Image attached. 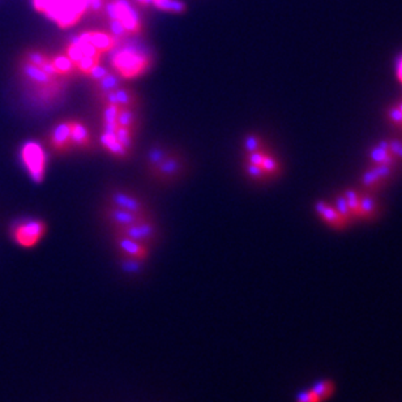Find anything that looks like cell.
<instances>
[{"label":"cell","instance_id":"1","mask_svg":"<svg viewBox=\"0 0 402 402\" xmlns=\"http://www.w3.org/2000/svg\"><path fill=\"white\" fill-rule=\"evenodd\" d=\"M333 203L352 225L355 222H373L382 213L376 195L363 188L343 189L334 196Z\"/></svg>","mask_w":402,"mask_h":402},{"label":"cell","instance_id":"2","mask_svg":"<svg viewBox=\"0 0 402 402\" xmlns=\"http://www.w3.org/2000/svg\"><path fill=\"white\" fill-rule=\"evenodd\" d=\"M33 7L59 28L66 29L88 12V0H33Z\"/></svg>","mask_w":402,"mask_h":402},{"label":"cell","instance_id":"3","mask_svg":"<svg viewBox=\"0 0 402 402\" xmlns=\"http://www.w3.org/2000/svg\"><path fill=\"white\" fill-rule=\"evenodd\" d=\"M152 66V58L144 50L129 45L118 50L111 57V69L124 80L136 79L147 73Z\"/></svg>","mask_w":402,"mask_h":402},{"label":"cell","instance_id":"4","mask_svg":"<svg viewBox=\"0 0 402 402\" xmlns=\"http://www.w3.org/2000/svg\"><path fill=\"white\" fill-rule=\"evenodd\" d=\"M17 73L21 81L28 87L30 92L40 99H50L60 84V80L52 79L40 66L19 58Z\"/></svg>","mask_w":402,"mask_h":402},{"label":"cell","instance_id":"5","mask_svg":"<svg viewBox=\"0 0 402 402\" xmlns=\"http://www.w3.org/2000/svg\"><path fill=\"white\" fill-rule=\"evenodd\" d=\"M368 164L382 165L400 171L402 168V138L379 140L367 150Z\"/></svg>","mask_w":402,"mask_h":402},{"label":"cell","instance_id":"6","mask_svg":"<svg viewBox=\"0 0 402 402\" xmlns=\"http://www.w3.org/2000/svg\"><path fill=\"white\" fill-rule=\"evenodd\" d=\"M48 233V225L40 218H25L10 225L12 241L21 248H33L40 243Z\"/></svg>","mask_w":402,"mask_h":402},{"label":"cell","instance_id":"7","mask_svg":"<svg viewBox=\"0 0 402 402\" xmlns=\"http://www.w3.org/2000/svg\"><path fill=\"white\" fill-rule=\"evenodd\" d=\"M22 165L34 183H42L46 175V152L40 143L27 141L20 149Z\"/></svg>","mask_w":402,"mask_h":402},{"label":"cell","instance_id":"8","mask_svg":"<svg viewBox=\"0 0 402 402\" xmlns=\"http://www.w3.org/2000/svg\"><path fill=\"white\" fill-rule=\"evenodd\" d=\"M187 159L179 150H174L170 156H167L161 164H158L152 171L148 173V175L155 179L158 183H170L173 180H177L183 175L186 171Z\"/></svg>","mask_w":402,"mask_h":402},{"label":"cell","instance_id":"9","mask_svg":"<svg viewBox=\"0 0 402 402\" xmlns=\"http://www.w3.org/2000/svg\"><path fill=\"white\" fill-rule=\"evenodd\" d=\"M113 231L115 234L128 236V238L140 242L143 245H149V247L157 241L158 234H159L158 225L152 216L145 217L141 221H138L136 224H132V225L115 227V229H113Z\"/></svg>","mask_w":402,"mask_h":402},{"label":"cell","instance_id":"10","mask_svg":"<svg viewBox=\"0 0 402 402\" xmlns=\"http://www.w3.org/2000/svg\"><path fill=\"white\" fill-rule=\"evenodd\" d=\"M105 203H106V206L119 208V209L132 212L136 215H141V216H152L149 206H147V203L143 199H140L128 191L120 189V188L108 191L106 194Z\"/></svg>","mask_w":402,"mask_h":402},{"label":"cell","instance_id":"11","mask_svg":"<svg viewBox=\"0 0 402 402\" xmlns=\"http://www.w3.org/2000/svg\"><path fill=\"white\" fill-rule=\"evenodd\" d=\"M315 215L328 229L334 231H345L352 224L343 216L333 201L317 200L314 204Z\"/></svg>","mask_w":402,"mask_h":402},{"label":"cell","instance_id":"12","mask_svg":"<svg viewBox=\"0 0 402 402\" xmlns=\"http://www.w3.org/2000/svg\"><path fill=\"white\" fill-rule=\"evenodd\" d=\"M97 102L101 106H106V105H113L117 108H136L140 103L138 93L132 88H129L127 85H122L119 88L114 89L108 93L97 96Z\"/></svg>","mask_w":402,"mask_h":402},{"label":"cell","instance_id":"13","mask_svg":"<svg viewBox=\"0 0 402 402\" xmlns=\"http://www.w3.org/2000/svg\"><path fill=\"white\" fill-rule=\"evenodd\" d=\"M117 13L115 19L122 22L129 36H138L143 33V22L138 16V10H135L128 0H115Z\"/></svg>","mask_w":402,"mask_h":402},{"label":"cell","instance_id":"14","mask_svg":"<svg viewBox=\"0 0 402 402\" xmlns=\"http://www.w3.org/2000/svg\"><path fill=\"white\" fill-rule=\"evenodd\" d=\"M49 147L58 156L69 153L72 149L71 141V120H62L49 132Z\"/></svg>","mask_w":402,"mask_h":402},{"label":"cell","instance_id":"15","mask_svg":"<svg viewBox=\"0 0 402 402\" xmlns=\"http://www.w3.org/2000/svg\"><path fill=\"white\" fill-rule=\"evenodd\" d=\"M114 243L119 252L131 260L144 261L149 257V245H143L128 236H120L114 233Z\"/></svg>","mask_w":402,"mask_h":402},{"label":"cell","instance_id":"16","mask_svg":"<svg viewBox=\"0 0 402 402\" xmlns=\"http://www.w3.org/2000/svg\"><path fill=\"white\" fill-rule=\"evenodd\" d=\"M79 36L84 40L89 41L102 55L114 51L122 42L115 38L113 34H110L108 30H87L80 33Z\"/></svg>","mask_w":402,"mask_h":402},{"label":"cell","instance_id":"17","mask_svg":"<svg viewBox=\"0 0 402 402\" xmlns=\"http://www.w3.org/2000/svg\"><path fill=\"white\" fill-rule=\"evenodd\" d=\"M101 215H102V218H103L113 229L132 225V224H136L138 221H141L143 218L149 217L141 216V215H136V213L127 212V210H123V209H119V208H114V206H103Z\"/></svg>","mask_w":402,"mask_h":402},{"label":"cell","instance_id":"18","mask_svg":"<svg viewBox=\"0 0 402 402\" xmlns=\"http://www.w3.org/2000/svg\"><path fill=\"white\" fill-rule=\"evenodd\" d=\"M99 143H101L102 148L106 150L108 156H111V157L127 159L131 155L127 149L119 143L118 138L115 136V132L102 131V134L99 136Z\"/></svg>","mask_w":402,"mask_h":402},{"label":"cell","instance_id":"19","mask_svg":"<svg viewBox=\"0 0 402 402\" xmlns=\"http://www.w3.org/2000/svg\"><path fill=\"white\" fill-rule=\"evenodd\" d=\"M175 150V148L170 147L166 144H153L152 147L149 148L144 156V168L145 171L149 173L152 171L155 167L157 166L158 164H161L167 156H170L173 152Z\"/></svg>","mask_w":402,"mask_h":402},{"label":"cell","instance_id":"20","mask_svg":"<svg viewBox=\"0 0 402 402\" xmlns=\"http://www.w3.org/2000/svg\"><path fill=\"white\" fill-rule=\"evenodd\" d=\"M122 85H124V79L115 71L110 69V72L106 76L92 82V92L97 97V96L105 94V93L114 90V89L119 88Z\"/></svg>","mask_w":402,"mask_h":402},{"label":"cell","instance_id":"21","mask_svg":"<svg viewBox=\"0 0 402 402\" xmlns=\"http://www.w3.org/2000/svg\"><path fill=\"white\" fill-rule=\"evenodd\" d=\"M71 141L73 148L88 149L92 147V135L82 122L71 119Z\"/></svg>","mask_w":402,"mask_h":402},{"label":"cell","instance_id":"22","mask_svg":"<svg viewBox=\"0 0 402 402\" xmlns=\"http://www.w3.org/2000/svg\"><path fill=\"white\" fill-rule=\"evenodd\" d=\"M384 117L391 127L402 134V96L385 108Z\"/></svg>","mask_w":402,"mask_h":402},{"label":"cell","instance_id":"23","mask_svg":"<svg viewBox=\"0 0 402 402\" xmlns=\"http://www.w3.org/2000/svg\"><path fill=\"white\" fill-rule=\"evenodd\" d=\"M52 64L55 66V69L58 71L60 78L66 79V78H71L72 75L76 73V66L72 60L69 59L66 54H58L51 57Z\"/></svg>","mask_w":402,"mask_h":402},{"label":"cell","instance_id":"24","mask_svg":"<svg viewBox=\"0 0 402 402\" xmlns=\"http://www.w3.org/2000/svg\"><path fill=\"white\" fill-rule=\"evenodd\" d=\"M118 127L128 128L134 132L138 131V115L134 111V108H119L118 119H117Z\"/></svg>","mask_w":402,"mask_h":402},{"label":"cell","instance_id":"25","mask_svg":"<svg viewBox=\"0 0 402 402\" xmlns=\"http://www.w3.org/2000/svg\"><path fill=\"white\" fill-rule=\"evenodd\" d=\"M119 108H120L113 106V105L102 106V127H103V131H111V132L117 131Z\"/></svg>","mask_w":402,"mask_h":402},{"label":"cell","instance_id":"26","mask_svg":"<svg viewBox=\"0 0 402 402\" xmlns=\"http://www.w3.org/2000/svg\"><path fill=\"white\" fill-rule=\"evenodd\" d=\"M152 4L159 10L182 15L186 13L187 6L182 0H152Z\"/></svg>","mask_w":402,"mask_h":402},{"label":"cell","instance_id":"27","mask_svg":"<svg viewBox=\"0 0 402 402\" xmlns=\"http://www.w3.org/2000/svg\"><path fill=\"white\" fill-rule=\"evenodd\" d=\"M265 145H266V143H265L264 138L257 135V134H247L243 138V143H242L245 155L255 152L257 149H261Z\"/></svg>","mask_w":402,"mask_h":402},{"label":"cell","instance_id":"28","mask_svg":"<svg viewBox=\"0 0 402 402\" xmlns=\"http://www.w3.org/2000/svg\"><path fill=\"white\" fill-rule=\"evenodd\" d=\"M135 135H136V132H134V131H131L128 128L118 127L117 131H115V136L118 138L119 143L126 148L129 153L134 149Z\"/></svg>","mask_w":402,"mask_h":402},{"label":"cell","instance_id":"29","mask_svg":"<svg viewBox=\"0 0 402 402\" xmlns=\"http://www.w3.org/2000/svg\"><path fill=\"white\" fill-rule=\"evenodd\" d=\"M101 63V57H82L81 59L75 64L76 72L81 73L84 76H88L89 72L94 69L97 64Z\"/></svg>","mask_w":402,"mask_h":402},{"label":"cell","instance_id":"30","mask_svg":"<svg viewBox=\"0 0 402 402\" xmlns=\"http://www.w3.org/2000/svg\"><path fill=\"white\" fill-rule=\"evenodd\" d=\"M295 402H324L322 396L314 388V385L306 388L296 394Z\"/></svg>","mask_w":402,"mask_h":402},{"label":"cell","instance_id":"31","mask_svg":"<svg viewBox=\"0 0 402 402\" xmlns=\"http://www.w3.org/2000/svg\"><path fill=\"white\" fill-rule=\"evenodd\" d=\"M108 31L119 41L126 40L129 36L126 28L119 20H108Z\"/></svg>","mask_w":402,"mask_h":402},{"label":"cell","instance_id":"32","mask_svg":"<svg viewBox=\"0 0 402 402\" xmlns=\"http://www.w3.org/2000/svg\"><path fill=\"white\" fill-rule=\"evenodd\" d=\"M245 167V173L247 177L255 182H266L268 178L265 175L264 171L261 170V167L255 166V165H250V164H243Z\"/></svg>","mask_w":402,"mask_h":402},{"label":"cell","instance_id":"33","mask_svg":"<svg viewBox=\"0 0 402 402\" xmlns=\"http://www.w3.org/2000/svg\"><path fill=\"white\" fill-rule=\"evenodd\" d=\"M108 72H110V69H108L106 66H103V64L99 63V64H97L94 69L89 72L87 78L92 80V82H93V81H97V80L102 79L103 76H106Z\"/></svg>","mask_w":402,"mask_h":402},{"label":"cell","instance_id":"34","mask_svg":"<svg viewBox=\"0 0 402 402\" xmlns=\"http://www.w3.org/2000/svg\"><path fill=\"white\" fill-rule=\"evenodd\" d=\"M106 0H88V10L94 15H99L101 12H103Z\"/></svg>","mask_w":402,"mask_h":402},{"label":"cell","instance_id":"35","mask_svg":"<svg viewBox=\"0 0 402 402\" xmlns=\"http://www.w3.org/2000/svg\"><path fill=\"white\" fill-rule=\"evenodd\" d=\"M394 78L402 87V52H400L394 60Z\"/></svg>","mask_w":402,"mask_h":402},{"label":"cell","instance_id":"36","mask_svg":"<svg viewBox=\"0 0 402 402\" xmlns=\"http://www.w3.org/2000/svg\"><path fill=\"white\" fill-rule=\"evenodd\" d=\"M136 3H138L141 7H148L152 3V0H136Z\"/></svg>","mask_w":402,"mask_h":402}]
</instances>
